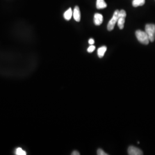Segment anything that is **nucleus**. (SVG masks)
I'll use <instances>...</instances> for the list:
<instances>
[{"label": "nucleus", "mask_w": 155, "mask_h": 155, "mask_svg": "<svg viewBox=\"0 0 155 155\" xmlns=\"http://www.w3.org/2000/svg\"><path fill=\"white\" fill-rule=\"evenodd\" d=\"M136 36L139 41L143 44V45H147L149 44L150 40L149 37L147 33L145 31H143L141 30H137L136 31Z\"/></svg>", "instance_id": "f257e3e1"}, {"label": "nucleus", "mask_w": 155, "mask_h": 155, "mask_svg": "<svg viewBox=\"0 0 155 155\" xmlns=\"http://www.w3.org/2000/svg\"><path fill=\"white\" fill-rule=\"evenodd\" d=\"M145 32L147 33L150 41L153 42L155 39V24H147L145 25Z\"/></svg>", "instance_id": "f03ea898"}, {"label": "nucleus", "mask_w": 155, "mask_h": 155, "mask_svg": "<svg viewBox=\"0 0 155 155\" xmlns=\"http://www.w3.org/2000/svg\"><path fill=\"white\" fill-rule=\"evenodd\" d=\"M119 10H116V11L114 12V14H113V16L112 17V18H111L110 20L109 21V22L107 24V30L109 31H112L114 27H115V25L117 23V21H118V14H119Z\"/></svg>", "instance_id": "7ed1b4c3"}, {"label": "nucleus", "mask_w": 155, "mask_h": 155, "mask_svg": "<svg viewBox=\"0 0 155 155\" xmlns=\"http://www.w3.org/2000/svg\"><path fill=\"white\" fill-rule=\"evenodd\" d=\"M128 155H143V152L141 150L138 148L135 147L134 146H130L128 148L127 150Z\"/></svg>", "instance_id": "20e7f679"}, {"label": "nucleus", "mask_w": 155, "mask_h": 155, "mask_svg": "<svg viewBox=\"0 0 155 155\" xmlns=\"http://www.w3.org/2000/svg\"><path fill=\"white\" fill-rule=\"evenodd\" d=\"M73 17H74V20L76 21L79 22L81 21V12H80L79 6H76L74 8V9L73 11Z\"/></svg>", "instance_id": "39448f33"}, {"label": "nucleus", "mask_w": 155, "mask_h": 155, "mask_svg": "<svg viewBox=\"0 0 155 155\" xmlns=\"http://www.w3.org/2000/svg\"><path fill=\"white\" fill-rule=\"evenodd\" d=\"M94 22L95 25H100L103 22V16L100 13H95L94 15Z\"/></svg>", "instance_id": "423d86ee"}, {"label": "nucleus", "mask_w": 155, "mask_h": 155, "mask_svg": "<svg viewBox=\"0 0 155 155\" xmlns=\"http://www.w3.org/2000/svg\"><path fill=\"white\" fill-rule=\"evenodd\" d=\"M96 7L98 9H105L107 7V4L104 0H97Z\"/></svg>", "instance_id": "0eeeda50"}, {"label": "nucleus", "mask_w": 155, "mask_h": 155, "mask_svg": "<svg viewBox=\"0 0 155 155\" xmlns=\"http://www.w3.org/2000/svg\"><path fill=\"white\" fill-rule=\"evenodd\" d=\"M64 18L68 21V20H70L72 16H73V12H72V9L71 8H70L67 11L64 12Z\"/></svg>", "instance_id": "6e6552de"}, {"label": "nucleus", "mask_w": 155, "mask_h": 155, "mask_svg": "<svg viewBox=\"0 0 155 155\" xmlns=\"http://www.w3.org/2000/svg\"><path fill=\"white\" fill-rule=\"evenodd\" d=\"M106 50H107V47L106 46L101 47L100 48L98 49L97 54H98V55L99 56V58H102L104 56Z\"/></svg>", "instance_id": "1a4fd4ad"}, {"label": "nucleus", "mask_w": 155, "mask_h": 155, "mask_svg": "<svg viewBox=\"0 0 155 155\" xmlns=\"http://www.w3.org/2000/svg\"><path fill=\"white\" fill-rule=\"evenodd\" d=\"M125 22V17H118V19L117 21V24L120 29H122L124 27Z\"/></svg>", "instance_id": "9d476101"}, {"label": "nucleus", "mask_w": 155, "mask_h": 155, "mask_svg": "<svg viewBox=\"0 0 155 155\" xmlns=\"http://www.w3.org/2000/svg\"><path fill=\"white\" fill-rule=\"evenodd\" d=\"M145 2V0H133L132 5L134 7H138L140 6H143Z\"/></svg>", "instance_id": "9b49d317"}, {"label": "nucleus", "mask_w": 155, "mask_h": 155, "mask_svg": "<svg viewBox=\"0 0 155 155\" xmlns=\"http://www.w3.org/2000/svg\"><path fill=\"white\" fill-rule=\"evenodd\" d=\"M15 154L17 155H27V153L25 150L21 149V148H17L16 150V152H15Z\"/></svg>", "instance_id": "f8f14e48"}, {"label": "nucleus", "mask_w": 155, "mask_h": 155, "mask_svg": "<svg viewBox=\"0 0 155 155\" xmlns=\"http://www.w3.org/2000/svg\"><path fill=\"white\" fill-rule=\"evenodd\" d=\"M95 50V47L94 45H90V46L87 48V52L89 53H91Z\"/></svg>", "instance_id": "ddd939ff"}, {"label": "nucleus", "mask_w": 155, "mask_h": 155, "mask_svg": "<svg viewBox=\"0 0 155 155\" xmlns=\"http://www.w3.org/2000/svg\"><path fill=\"white\" fill-rule=\"evenodd\" d=\"M97 155H107L106 152H105L102 149H98L97 150Z\"/></svg>", "instance_id": "4468645a"}, {"label": "nucleus", "mask_w": 155, "mask_h": 155, "mask_svg": "<svg viewBox=\"0 0 155 155\" xmlns=\"http://www.w3.org/2000/svg\"><path fill=\"white\" fill-rule=\"evenodd\" d=\"M95 43L94 40L93 39H90L89 40V43L90 45H93Z\"/></svg>", "instance_id": "2eb2a0df"}, {"label": "nucleus", "mask_w": 155, "mask_h": 155, "mask_svg": "<svg viewBox=\"0 0 155 155\" xmlns=\"http://www.w3.org/2000/svg\"><path fill=\"white\" fill-rule=\"evenodd\" d=\"M71 155H80V153L79 152H78L77 150H74V151H73L72 152V153H71Z\"/></svg>", "instance_id": "dca6fc26"}]
</instances>
